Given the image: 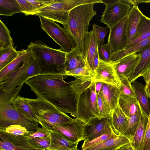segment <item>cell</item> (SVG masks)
Here are the masks:
<instances>
[{
	"label": "cell",
	"instance_id": "obj_57",
	"mask_svg": "<svg viewBox=\"0 0 150 150\" xmlns=\"http://www.w3.org/2000/svg\"></svg>",
	"mask_w": 150,
	"mask_h": 150
},
{
	"label": "cell",
	"instance_id": "obj_37",
	"mask_svg": "<svg viewBox=\"0 0 150 150\" xmlns=\"http://www.w3.org/2000/svg\"><path fill=\"white\" fill-rule=\"evenodd\" d=\"M23 84L6 91L0 90V103L12 104V101L18 96Z\"/></svg>",
	"mask_w": 150,
	"mask_h": 150
},
{
	"label": "cell",
	"instance_id": "obj_14",
	"mask_svg": "<svg viewBox=\"0 0 150 150\" xmlns=\"http://www.w3.org/2000/svg\"><path fill=\"white\" fill-rule=\"evenodd\" d=\"M93 81L115 86L119 88L121 82L114 70L112 62L99 59L93 75Z\"/></svg>",
	"mask_w": 150,
	"mask_h": 150
},
{
	"label": "cell",
	"instance_id": "obj_16",
	"mask_svg": "<svg viewBox=\"0 0 150 150\" xmlns=\"http://www.w3.org/2000/svg\"><path fill=\"white\" fill-rule=\"evenodd\" d=\"M84 130L86 137L84 142L91 141L103 135L114 132L110 119L106 117L98 119L90 125H84Z\"/></svg>",
	"mask_w": 150,
	"mask_h": 150
},
{
	"label": "cell",
	"instance_id": "obj_21",
	"mask_svg": "<svg viewBox=\"0 0 150 150\" xmlns=\"http://www.w3.org/2000/svg\"><path fill=\"white\" fill-rule=\"evenodd\" d=\"M150 38V18L140 13L139 21L134 40L127 46L129 48Z\"/></svg>",
	"mask_w": 150,
	"mask_h": 150
},
{
	"label": "cell",
	"instance_id": "obj_7",
	"mask_svg": "<svg viewBox=\"0 0 150 150\" xmlns=\"http://www.w3.org/2000/svg\"><path fill=\"white\" fill-rule=\"evenodd\" d=\"M13 125H20L29 132H35L39 124L19 112L12 104L0 103V129Z\"/></svg>",
	"mask_w": 150,
	"mask_h": 150
},
{
	"label": "cell",
	"instance_id": "obj_28",
	"mask_svg": "<svg viewBox=\"0 0 150 150\" xmlns=\"http://www.w3.org/2000/svg\"><path fill=\"white\" fill-rule=\"evenodd\" d=\"M118 104L120 107L129 118L140 110L136 97L120 94Z\"/></svg>",
	"mask_w": 150,
	"mask_h": 150
},
{
	"label": "cell",
	"instance_id": "obj_34",
	"mask_svg": "<svg viewBox=\"0 0 150 150\" xmlns=\"http://www.w3.org/2000/svg\"><path fill=\"white\" fill-rule=\"evenodd\" d=\"M141 114L140 109L139 111L132 115L129 118V125L123 135L129 139L130 142L132 140L138 126Z\"/></svg>",
	"mask_w": 150,
	"mask_h": 150
},
{
	"label": "cell",
	"instance_id": "obj_46",
	"mask_svg": "<svg viewBox=\"0 0 150 150\" xmlns=\"http://www.w3.org/2000/svg\"><path fill=\"white\" fill-rule=\"evenodd\" d=\"M19 4L21 12L25 15H33L35 10L32 4L28 0H16Z\"/></svg>",
	"mask_w": 150,
	"mask_h": 150
},
{
	"label": "cell",
	"instance_id": "obj_45",
	"mask_svg": "<svg viewBox=\"0 0 150 150\" xmlns=\"http://www.w3.org/2000/svg\"><path fill=\"white\" fill-rule=\"evenodd\" d=\"M113 132L111 133L102 135L91 141L83 142L82 146L81 149H83L87 147L101 143L105 140L116 135Z\"/></svg>",
	"mask_w": 150,
	"mask_h": 150
},
{
	"label": "cell",
	"instance_id": "obj_56",
	"mask_svg": "<svg viewBox=\"0 0 150 150\" xmlns=\"http://www.w3.org/2000/svg\"><path fill=\"white\" fill-rule=\"evenodd\" d=\"M120 150V149H117V150Z\"/></svg>",
	"mask_w": 150,
	"mask_h": 150
},
{
	"label": "cell",
	"instance_id": "obj_6",
	"mask_svg": "<svg viewBox=\"0 0 150 150\" xmlns=\"http://www.w3.org/2000/svg\"><path fill=\"white\" fill-rule=\"evenodd\" d=\"M76 118L84 125H90L100 118L97 105L95 82L93 81L79 94L77 105Z\"/></svg>",
	"mask_w": 150,
	"mask_h": 150
},
{
	"label": "cell",
	"instance_id": "obj_47",
	"mask_svg": "<svg viewBox=\"0 0 150 150\" xmlns=\"http://www.w3.org/2000/svg\"><path fill=\"white\" fill-rule=\"evenodd\" d=\"M141 150H150V112L143 143Z\"/></svg>",
	"mask_w": 150,
	"mask_h": 150
},
{
	"label": "cell",
	"instance_id": "obj_33",
	"mask_svg": "<svg viewBox=\"0 0 150 150\" xmlns=\"http://www.w3.org/2000/svg\"><path fill=\"white\" fill-rule=\"evenodd\" d=\"M20 53L13 47L0 50V71L16 58Z\"/></svg>",
	"mask_w": 150,
	"mask_h": 150
},
{
	"label": "cell",
	"instance_id": "obj_11",
	"mask_svg": "<svg viewBox=\"0 0 150 150\" xmlns=\"http://www.w3.org/2000/svg\"><path fill=\"white\" fill-rule=\"evenodd\" d=\"M29 49V53L23 64L5 81L0 82V90L6 91L15 88L33 77L28 69L33 56L31 51Z\"/></svg>",
	"mask_w": 150,
	"mask_h": 150
},
{
	"label": "cell",
	"instance_id": "obj_44",
	"mask_svg": "<svg viewBox=\"0 0 150 150\" xmlns=\"http://www.w3.org/2000/svg\"><path fill=\"white\" fill-rule=\"evenodd\" d=\"M50 131L47 130L43 127L38 128L35 132H29L23 136L27 139L37 137H50Z\"/></svg>",
	"mask_w": 150,
	"mask_h": 150
},
{
	"label": "cell",
	"instance_id": "obj_26",
	"mask_svg": "<svg viewBox=\"0 0 150 150\" xmlns=\"http://www.w3.org/2000/svg\"><path fill=\"white\" fill-rule=\"evenodd\" d=\"M30 50L22 49L18 57L0 71V82L4 81L12 73L16 71L23 64Z\"/></svg>",
	"mask_w": 150,
	"mask_h": 150
},
{
	"label": "cell",
	"instance_id": "obj_49",
	"mask_svg": "<svg viewBox=\"0 0 150 150\" xmlns=\"http://www.w3.org/2000/svg\"><path fill=\"white\" fill-rule=\"evenodd\" d=\"M132 5L138 6L141 3L148 4L150 3V0H123Z\"/></svg>",
	"mask_w": 150,
	"mask_h": 150
},
{
	"label": "cell",
	"instance_id": "obj_23",
	"mask_svg": "<svg viewBox=\"0 0 150 150\" xmlns=\"http://www.w3.org/2000/svg\"><path fill=\"white\" fill-rule=\"evenodd\" d=\"M129 142V139L125 136L116 135L101 143L91 146L81 150H102L108 149L116 150Z\"/></svg>",
	"mask_w": 150,
	"mask_h": 150
},
{
	"label": "cell",
	"instance_id": "obj_50",
	"mask_svg": "<svg viewBox=\"0 0 150 150\" xmlns=\"http://www.w3.org/2000/svg\"><path fill=\"white\" fill-rule=\"evenodd\" d=\"M141 76L143 78L146 82V85L150 83V66Z\"/></svg>",
	"mask_w": 150,
	"mask_h": 150
},
{
	"label": "cell",
	"instance_id": "obj_5",
	"mask_svg": "<svg viewBox=\"0 0 150 150\" xmlns=\"http://www.w3.org/2000/svg\"><path fill=\"white\" fill-rule=\"evenodd\" d=\"M101 0H54L50 4L35 11L33 15L42 16L59 23H67L69 11L78 6L89 3H104Z\"/></svg>",
	"mask_w": 150,
	"mask_h": 150
},
{
	"label": "cell",
	"instance_id": "obj_17",
	"mask_svg": "<svg viewBox=\"0 0 150 150\" xmlns=\"http://www.w3.org/2000/svg\"><path fill=\"white\" fill-rule=\"evenodd\" d=\"M95 33L93 29L88 32L85 37L84 47L86 66L94 75L95 70L93 61L95 54L97 48Z\"/></svg>",
	"mask_w": 150,
	"mask_h": 150
},
{
	"label": "cell",
	"instance_id": "obj_52",
	"mask_svg": "<svg viewBox=\"0 0 150 150\" xmlns=\"http://www.w3.org/2000/svg\"><path fill=\"white\" fill-rule=\"evenodd\" d=\"M119 149L120 150H135L132 146L130 142L123 145Z\"/></svg>",
	"mask_w": 150,
	"mask_h": 150
},
{
	"label": "cell",
	"instance_id": "obj_29",
	"mask_svg": "<svg viewBox=\"0 0 150 150\" xmlns=\"http://www.w3.org/2000/svg\"><path fill=\"white\" fill-rule=\"evenodd\" d=\"M136 97L142 110L149 116L150 112V105L148 97L145 90V86L136 80L131 83Z\"/></svg>",
	"mask_w": 150,
	"mask_h": 150
},
{
	"label": "cell",
	"instance_id": "obj_18",
	"mask_svg": "<svg viewBox=\"0 0 150 150\" xmlns=\"http://www.w3.org/2000/svg\"><path fill=\"white\" fill-rule=\"evenodd\" d=\"M129 118L122 110L118 104L111 114V125L115 134L124 135L129 125Z\"/></svg>",
	"mask_w": 150,
	"mask_h": 150
},
{
	"label": "cell",
	"instance_id": "obj_41",
	"mask_svg": "<svg viewBox=\"0 0 150 150\" xmlns=\"http://www.w3.org/2000/svg\"><path fill=\"white\" fill-rule=\"evenodd\" d=\"M93 27L95 33L98 46H102L105 42V37L108 31V27H101L95 24H93Z\"/></svg>",
	"mask_w": 150,
	"mask_h": 150
},
{
	"label": "cell",
	"instance_id": "obj_8",
	"mask_svg": "<svg viewBox=\"0 0 150 150\" xmlns=\"http://www.w3.org/2000/svg\"><path fill=\"white\" fill-rule=\"evenodd\" d=\"M39 17L41 28L60 46V50L67 54L71 52L77 47L64 28L58 24L43 17Z\"/></svg>",
	"mask_w": 150,
	"mask_h": 150
},
{
	"label": "cell",
	"instance_id": "obj_2",
	"mask_svg": "<svg viewBox=\"0 0 150 150\" xmlns=\"http://www.w3.org/2000/svg\"><path fill=\"white\" fill-rule=\"evenodd\" d=\"M95 4H82L72 9L69 12L67 23L63 25L64 29L73 40L85 60L84 40L88 32L89 23L96 14V11L93 9Z\"/></svg>",
	"mask_w": 150,
	"mask_h": 150
},
{
	"label": "cell",
	"instance_id": "obj_15",
	"mask_svg": "<svg viewBox=\"0 0 150 150\" xmlns=\"http://www.w3.org/2000/svg\"><path fill=\"white\" fill-rule=\"evenodd\" d=\"M0 150H42L30 144L23 135L0 132Z\"/></svg>",
	"mask_w": 150,
	"mask_h": 150
},
{
	"label": "cell",
	"instance_id": "obj_38",
	"mask_svg": "<svg viewBox=\"0 0 150 150\" xmlns=\"http://www.w3.org/2000/svg\"><path fill=\"white\" fill-rule=\"evenodd\" d=\"M97 98L98 112L100 118L106 117L110 119L111 112L102 96L100 91L97 94Z\"/></svg>",
	"mask_w": 150,
	"mask_h": 150
},
{
	"label": "cell",
	"instance_id": "obj_35",
	"mask_svg": "<svg viewBox=\"0 0 150 150\" xmlns=\"http://www.w3.org/2000/svg\"><path fill=\"white\" fill-rule=\"evenodd\" d=\"M10 32L3 22L0 20V50L13 47Z\"/></svg>",
	"mask_w": 150,
	"mask_h": 150
},
{
	"label": "cell",
	"instance_id": "obj_22",
	"mask_svg": "<svg viewBox=\"0 0 150 150\" xmlns=\"http://www.w3.org/2000/svg\"><path fill=\"white\" fill-rule=\"evenodd\" d=\"M100 91L111 113L118 104L121 94L120 89L115 86L103 83Z\"/></svg>",
	"mask_w": 150,
	"mask_h": 150
},
{
	"label": "cell",
	"instance_id": "obj_36",
	"mask_svg": "<svg viewBox=\"0 0 150 150\" xmlns=\"http://www.w3.org/2000/svg\"><path fill=\"white\" fill-rule=\"evenodd\" d=\"M66 74L83 81L90 80L93 79V77L92 72L86 67L78 68L66 72Z\"/></svg>",
	"mask_w": 150,
	"mask_h": 150
},
{
	"label": "cell",
	"instance_id": "obj_10",
	"mask_svg": "<svg viewBox=\"0 0 150 150\" xmlns=\"http://www.w3.org/2000/svg\"><path fill=\"white\" fill-rule=\"evenodd\" d=\"M128 15L110 29L107 43L112 54L125 49L128 45L127 33Z\"/></svg>",
	"mask_w": 150,
	"mask_h": 150
},
{
	"label": "cell",
	"instance_id": "obj_55",
	"mask_svg": "<svg viewBox=\"0 0 150 150\" xmlns=\"http://www.w3.org/2000/svg\"><path fill=\"white\" fill-rule=\"evenodd\" d=\"M114 150L113 149H103V150Z\"/></svg>",
	"mask_w": 150,
	"mask_h": 150
},
{
	"label": "cell",
	"instance_id": "obj_31",
	"mask_svg": "<svg viewBox=\"0 0 150 150\" xmlns=\"http://www.w3.org/2000/svg\"><path fill=\"white\" fill-rule=\"evenodd\" d=\"M137 53L140 54L141 57L134 74L129 81L131 83L141 76L150 66V47Z\"/></svg>",
	"mask_w": 150,
	"mask_h": 150
},
{
	"label": "cell",
	"instance_id": "obj_51",
	"mask_svg": "<svg viewBox=\"0 0 150 150\" xmlns=\"http://www.w3.org/2000/svg\"><path fill=\"white\" fill-rule=\"evenodd\" d=\"M99 59L97 48L95 54L93 61V66L95 71L98 65Z\"/></svg>",
	"mask_w": 150,
	"mask_h": 150
},
{
	"label": "cell",
	"instance_id": "obj_1",
	"mask_svg": "<svg viewBox=\"0 0 150 150\" xmlns=\"http://www.w3.org/2000/svg\"><path fill=\"white\" fill-rule=\"evenodd\" d=\"M68 76L62 74H40L25 82L38 98L47 102L67 114L76 117L77 105L80 93L88 87L93 79H76L66 82Z\"/></svg>",
	"mask_w": 150,
	"mask_h": 150
},
{
	"label": "cell",
	"instance_id": "obj_30",
	"mask_svg": "<svg viewBox=\"0 0 150 150\" xmlns=\"http://www.w3.org/2000/svg\"><path fill=\"white\" fill-rule=\"evenodd\" d=\"M150 47V38L129 48L112 54L110 62L117 61L131 54L137 53Z\"/></svg>",
	"mask_w": 150,
	"mask_h": 150
},
{
	"label": "cell",
	"instance_id": "obj_4",
	"mask_svg": "<svg viewBox=\"0 0 150 150\" xmlns=\"http://www.w3.org/2000/svg\"><path fill=\"white\" fill-rule=\"evenodd\" d=\"M26 98L40 121L42 127L47 130H51L74 120L55 107L40 98Z\"/></svg>",
	"mask_w": 150,
	"mask_h": 150
},
{
	"label": "cell",
	"instance_id": "obj_32",
	"mask_svg": "<svg viewBox=\"0 0 150 150\" xmlns=\"http://www.w3.org/2000/svg\"><path fill=\"white\" fill-rule=\"evenodd\" d=\"M21 12L20 5L16 0H0V15L9 16Z\"/></svg>",
	"mask_w": 150,
	"mask_h": 150
},
{
	"label": "cell",
	"instance_id": "obj_48",
	"mask_svg": "<svg viewBox=\"0 0 150 150\" xmlns=\"http://www.w3.org/2000/svg\"><path fill=\"white\" fill-rule=\"evenodd\" d=\"M32 4L35 11L42 8L53 1L54 0H28Z\"/></svg>",
	"mask_w": 150,
	"mask_h": 150
},
{
	"label": "cell",
	"instance_id": "obj_20",
	"mask_svg": "<svg viewBox=\"0 0 150 150\" xmlns=\"http://www.w3.org/2000/svg\"><path fill=\"white\" fill-rule=\"evenodd\" d=\"M12 104L20 113L28 119L41 125L40 121L26 98L18 95L12 101Z\"/></svg>",
	"mask_w": 150,
	"mask_h": 150
},
{
	"label": "cell",
	"instance_id": "obj_13",
	"mask_svg": "<svg viewBox=\"0 0 150 150\" xmlns=\"http://www.w3.org/2000/svg\"><path fill=\"white\" fill-rule=\"evenodd\" d=\"M65 138L73 143H79L84 140L86 137L84 125L76 118L69 123L53 128Z\"/></svg>",
	"mask_w": 150,
	"mask_h": 150
},
{
	"label": "cell",
	"instance_id": "obj_19",
	"mask_svg": "<svg viewBox=\"0 0 150 150\" xmlns=\"http://www.w3.org/2000/svg\"><path fill=\"white\" fill-rule=\"evenodd\" d=\"M50 145L47 150H79V143H73L68 140L58 131L50 130Z\"/></svg>",
	"mask_w": 150,
	"mask_h": 150
},
{
	"label": "cell",
	"instance_id": "obj_3",
	"mask_svg": "<svg viewBox=\"0 0 150 150\" xmlns=\"http://www.w3.org/2000/svg\"><path fill=\"white\" fill-rule=\"evenodd\" d=\"M39 67L41 74H66V53L50 47L40 41L28 46Z\"/></svg>",
	"mask_w": 150,
	"mask_h": 150
},
{
	"label": "cell",
	"instance_id": "obj_43",
	"mask_svg": "<svg viewBox=\"0 0 150 150\" xmlns=\"http://www.w3.org/2000/svg\"><path fill=\"white\" fill-rule=\"evenodd\" d=\"M119 88L121 94L130 96L136 97L131 83L129 79L125 78L121 80Z\"/></svg>",
	"mask_w": 150,
	"mask_h": 150
},
{
	"label": "cell",
	"instance_id": "obj_27",
	"mask_svg": "<svg viewBox=\"0 0 150 150\" xmlns=\"http://www.w3.org/2000/svg\"><path fill=\"white\" fill-rule=\"evenodd\" d=\"M65 71L68 72L86 66V61L76 47L71 52L66 54Z\"/></svg>",
	"mask_w": 150,
	"mask_h": 150
},
{
	"label": "cell",
	"instance_id": "obj_24",
	"mask_svg": "<svg viewBox=\"0 0 150 150\" xmlns=\"http://www.w3.org/2000/svg\"><path fill=\"white\" fill-rule=\"evenodd\" d=\"M141 12L138 6L133 5L128 15L127 33L128 45L134 40L136 35Z\"/></svg>",
	"mask_w": 150,
	"mask_h": 150
},
{
	"label": "cell",
	"instance_id": "obj_9",
	"mask_svg": "<svg viewBox=\"0 0 150 150\" xmlns=\"http://www.w3.org/2000/svg\"><path fill=\"white\" fill-rule=\"evenodd\" d=\"M105 8L101 16L100 21L110 29L129 13L132 6L123 0L104 2Z\"/></svg>",
	"mask_w": 150,
	"mask_h": 150
},
{
	"label": "cell",
	"instance_id": "obj_39",
	"mask_svg": "<svg viewBox=\"0 0 150 150\" xmlns=\"http://www.w3.org/2000/svg\"><path fill=\"white\" fill-rule=\"evenodd\" d=\"M27 139L28 143L33 146L42 150L47 149L50 145V137Z\"/></svg>",
	"mask_w": 150,
	"mask_h": 150
},
{
	"label": "cell",
	"instance_id": "obj_40",
	"mask_svg": "<svg viewBox=\"0 0 150 150\" xmlns=\"http://www.w3.org/2000/svg\"><path fill=\"white\" fill-rule=\"evenodd\" d=\"M0 132L16 136L24 135L28 131L25 127L20 125H11L3 129H0Z\"/></svg>",
	"mask_w": 150,
	"mask_h": 150
},
{
	"label": "cell",
	"instance_id": "obj_54",
	"mask_svg": "<svg viewBox=\"0 0 150 150\" xmlns=\"http://www.w3.org/2000/svg\"><path fill=\"white\" fill-rule=\"evenodd\" d=\"M145 90L148 98H150V83L145 86Z\"/></svg>",
	"mask_w": 150,
	"mask_h": 150
},
{
	"label": "cell",
	"instance_id": "obj_42",
	"mask_svg": "<svg viewBox=\"0 0 150 150\" xmlns=\"http://www.w3.org/2000/svg\"><path fill=\"white\" fill-rule=\"evenodd\" d=\"M97 50L100 59L106 62H110L112 53L108 43L101 46H98Z\"/></svg>",
	"mask_w": 150,
	"mask_h": 150
},
{
	"label": "cell",
	"instance_id": "obj_12",
	"mask_svg": "<svg viewBox=\"0 0 150 150\" xmlns=\"http://www.w3.org/2000/svg\"><path fill=\"white\" fill-rule=\"evenodd\" d=\"M141 55L138 53L132 54L112 62L115 71L121 80L126 78L130 81L140 60Z\"/></svg>",
	"mask_w": 150,
	"mask_h": 150
},
{
	"label": "cell",
	"instance_id": "obj_25",
	"mask_svg": "<svg viewBox=\"0 0 150 150\" xmlns=\"http://www.w3.org/2000/svg\"><path fill=\"white\" fill-rule=\"evenodd\" d=\"M142 114L139 122L134 135L130 142L135 150H141L146 129L149 116L140 108Z\"/></svg>",
	"mask_w": 150,
	"mask_h": 150
},
{
	"label": "cell",
	"instance_id": "obj_53",
	"mask_svg": "<svg viewBox=\"0 0 150 150\" xmlns=\"http://www.w3.org/2000/svg\"><path fill=\"white\" fill-rule=\"evenodd\" d=\"M103 82H95L96 91L97 94L101 90Z\"/></svg>",
	"mask_w": 150,
	"mask_h": 150
}]
</instances>
